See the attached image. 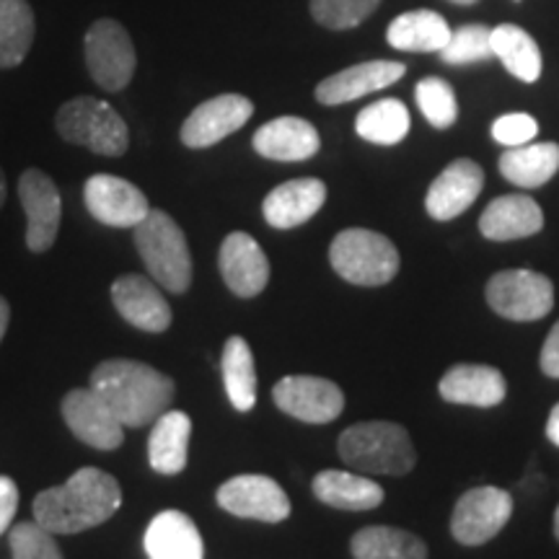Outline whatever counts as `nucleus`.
I'll use <instances>...</instances> for the list:
<instances>
[{"mask_svg": "<svg viewBox=\"0 0 559 559\" xmlns=\"http://www.w3.org/2000/svg\"><path fill=\"white\" fill-rule=\"evenodd\" d=\"M19 500L21 495L16 481L5 477V474H0V536L13 526V519H16L19 513Z\"/></svg>", "mask_w": 559, "mask_h": 559, "instance_id": "39", "label": "nucleus"}, {"mask_svg": "<svg viewBox=\"0 0 559 559\" xmlns=\"http://www.w3.org/2000/svg\"><path fill=\"white\" fill-rule=\"evenodd\" d=\"M9 321H11V306L9 300L0 296V342H3L5 332H9Z\"/></svg>", "mask_w": 559, "mask_h": 559, "instance_id": "42", "label": "nucleus"}, {"mask_svg": "<svg viewBox=\"0 0 559 559\" xmlns=\"http://www.w3.org/2000/svg\"><path fill=\"white\" fill-rule=\"evenodd\" d=\"M62 419L81 443L96 451H115L124 440V425L94 389H73L62 400Z\"/></svg>", "mask_w": 559, "mask_h": 559, "instance_id": "13", "label": "nucleus"}, {"mask_svg": "<svg viewBox=\"0 0 559 559\" xmlns=\"http://www.w3.org/2000/svg\"><path fill=\"white\" fill-rule=\"evenodd\" d=\"M313 495L324 506L337 510H373L383 502V489L368 477H360L355 472L326 469L319 472L311 481Z\"/></svg>", "mask_w": 559, "mask_h": 559, "instance_id": "26", "label": "nucleus"}, {"mask_svg": "<svg viewBox=\"0 0 559 559\" xmlns=\"http://www.w3.org/2000/svg\"><path fill=\"white\" fill-rule=\"evenodd\" d=\"M415 99L419 111L425 115L432 128L445 130L459 120V102L451 83L443 79H423L415 88Z\"/></svg>", "mask_w": 559, "mask_h": 559, "instance_id": "34", "label": "nucleus"}, {"mask_svg": "<svg viewBox=\"0 0 559 559\" xmlns=\"http://www.w3.org/2000/svg\"><path fill=\"white\" fill-rule=\"evenodd\" d=\"M111 304L140 332L164 334L171 326V306L158 290L156 280L143 275L117 277L111 283Z\"/></svg>", "mask_w": 559, "mask_h": 559, "instance_id": "16", "label": "nucleus"}, {"mask_svg": "<svg viewBox=\"0 0 559 559\" xmlns=\"http://www.w3.org/2000/svg\"><path fill=\"white\" fill-rule=\"evenodd\" d=\"M19 198L26 213V247L45 254L58 239L62 221V198L58 185L39 169H26L19 179Z\"/></svg>", "mask_w": 559, "mask_h": 559, "instance_id": "12", "label": "nucleus"}, {"mask_svg": "<svg viewBox=\"0 0 559 559\" xmlns=\"http://www.w3.org/2000/svg\"><path fill=\"white\" fill-rule=\"evenodd\" d=\"M91 389L109 404L124 428H143L169 412L177 386L166 373L140 360H104L91 373Z\"/></svg>", "mask_w": 559, "mask_h": 559, "instance_id": "2", "label": "nucleus"}, {"mask_svg": "<svg viewBox=\"0 0 559 559\" xmlns=\"http://www.w3.org/2000/svg\"><path fill=\"white\" fill-rule=\"evenodd\" d=\"M5 202V177H3V169H0V207H3Z\"/></svg>", "mask_w": 559, "mask_h": 559, "instance_id": "43", "label": "nucleus"}, {"mask_svg": "<svg viewBox=\"0 0 559 559\" xmlns=\"http://www.w3.org/2000/svg\"><path fill=\"white\" fill-rule=\"evenodd\" d=\"M539 132V124L531 115H523V111H513V115H502L500 120L492 124V138L498 140L500 145H508V148H519V145H526L536 138Z\"/></svg>", "mask_w": 559, "mask_h": 559, "instance_id": "38", "label": "nucleus"}, {"mask_svg": "<svg viewBox=\"0 0 559 559\" xmlns=\"http://www.w3.org/2000/svg\"><path fill=\"white\" fill-rule=\"evenodd\" d=\"M326 185L321 179H290L280 185L264 198V221L277 230H290L304 226L324 207Z\"/></svg>", "mask_w": 559, "mask_h": 559, "instance_id": "20", "label": "nucleus"}, {"mask_svg": "<svg viewBox=\"0 0 559 559\" xmlns=\"http://www.w3.org/2000/svg\"><path fill=\"white\" fill-rule=\"evenodd\" d=\"M215 500L236 519L260 523H283L293 510L285 489L264 474H239V477L223 481Z\"/></svg>", "mask_w": 559, "mask_h": 559, "instance_id": "10", "label": "nucleus"}, {"mask_svg": "<svg viewBox=\"0 0 559 559\" xmlns=\"http://www.w3.org/2000/svg\"><path fill=\"white\" fill-rule=\"evenodd\" d=\"M492 52L502 60L510 75L523 83L539 81L542 75V52L534 37L523 32L521 26L502 24L492 29Z\"/></svg>", "mask_w": 559, "mask_h": 559, "instance_id": "31", "label": "nucleus"}, {"mask_svg": "<svg viewBox=\"0 0 559 559\" xmlns=\"http://www.w3.org/2000/svg\"><path fill=\"white\" fill-rule=\"evenodd\" d=\"M337 451L349 469L402 477L415 469V445L396 423H358L340 436Z\"/></svg>", "mask_w": 559, "mask_h": 559, "instance_id": "4", "label": "nucleus"}, {"mask_svg": "<svg viewBox=\"0 0 559 559\" xmlns=\"http://www.w3.org/2000/svg\"><path fill=\"white\" fill-rule=\"evenodd\" d=\"M86 52V68L96 86L104 91H122L130 86L135 75V45H132L130 32L124 29L120 21L99 19L91 24L83 41Z\"/></svg>", "mask_w": 559, "mask_h": 559, "instance_id": "7", "label": "nucleus"}, {"mask_svg": "<svg viewBox=\"0 0 559 559\" xmlns=\"http://www.w3.org/2000/svg\"><path fill=\"white\" fill-rule=\"evenodd\" d=\"M122 506V487L109 472L83 466L66 485L41 489L34 498V521L55 536L83 534L107 523Z\"/></svg>", "mask_w": 559, "mask_h": 559, "instance_id": "1", "label": "nucleus"}, {"mask_svg": "<svg viewBox=\"0 0 559 559\" xmlns=\"http://www.w3.org/2000/svg\"><path fill=\"white\" fill-rule=\"evenodd\" d=\"M192 419L187 412L169 409L153 423L148 438V464L164 477H177L187 469Z\"/></svg>", "mask_w": 559, "mask_h": 559, "instance_id": "24", "label": "nucleus"}, {"mask_svg": "<svg viewBox=\"0 0 559 559\" xmlns=\"http://www.w3.org/2000/svg\"><path fill=\"white\" fill-rule=\"evenodd\" d=\"M440 58L449 66H469V62H485L495 58L492 29L481 24L461 26V29L451 32L449 45L440 50Z\"/></svg>", "mask_w": 559, "mask_h": 559, "instance_id": "35", "label": "nucleus"}, {"mask_svg": "<svg viewBox=\"0 0 559 559\" xmlns=\"http://www.w3.org/2000/svg\"><path fill=\"white\" fill-rule=\"evenodd\" d=\"M34 11L26 0H0V68H16L32 50Z\"/></svg>", "mask_w": 559, "mask_h": 559, "instance_id": "32", "label": "nucleus"}, {"mask_svg": "<svg viewBox=\"0 0 559 559\" xmlns=\"http://www.w3.org/2000/svg\"><path fill=\"white\" fill-rule=\"evenodd\" d=\"M55 128L62 140L83 145L99 156L117 158L130 148V132L120 111L94 96H79L62 104L55 117Z\"/></svg>", "mask_w": 559, "mask_h": 559, "instance_id": "5", "label": "nucleus"}, {"mask_svg": "<svg viewBox=\"0 0 559 559\" xmlns=\"http://www.w3.org/2000/svg\"><path fill=\"white\" fill-rule=\"evenodd\" d=\"M389 45L402 52H440L451 39V26L436 11H409L391 21Z\"/></svg>", "mask_w": 559, "mask_h": 559, "instance_id": "27", "label": "nucleus"}, {"mask_svg": "<svg viewBox=\"0 0 559 559\" xmlns=\"http://www.w3.org/2000/svg\"><path fill=\"white\" fill-rule=\"evenodd\" d=\"M353 559H428V544L391 526L360 528L349 542Z\"/></svg>", "mask_w": 559, "mask_h": 559, "instance_id": "29", "label": "nucleus"}, {"mask_svg": "<svg viewBox=\"0 0 559 559\" xmlns=\"http://www.w3.org/2000/svg\"><path fill=\"white\" fill-rule=\"evenodd\" d=\"M83 202L96 221L109 228H135L151 213L148 198L135 185L111 174H96L83 187Z\"/></svg>", "mask_w": 559, "mask_h": 559, "instance_id": "15", "label": "nucleus"}, {"mask_svg": "<svg viewBox=\"0 0 559 559\" xmlns=\"http://www.w3.org/2000/svg\"><path fill=\"white\" fill-rule=\"evenodd\" d=\"M355 130L368 143L396 145L409 132V109L400 99H381L360 111Z\"/></svg>", "mask_w": 559, "mask_h": 559, "instance_id": "33", "label": "nucleus"}, {"mask_svg": "<svg viewBox=\"0 0 559 559\" xmlns=\"http://www.w3.org/2000/svg\"><path fill=\"white\" fill-rule=\"evenodd\" d=\"M135 239L138 254L143 260L148 275L156 280L164 290L187 293L192 285V254L185 230L164 210H153L138 223Z\"/></svg>", "mask_w": 559, "mask_h": 559, "instance_id": "3", "label": "nucleus"}, {"mask_svg": "<svg viewBox=\"0 0 559 559\" xmlns=\"http://www.w3.org/2000/svg\"><path fill=\"white\" fill-rule=\"evenodd\" d=\"M555 536H557V542H559V508L555 510Z\"/></svg>", "mask_w": 559, "mask_h": 559, "instance_id": "44", "label": "nucleus"}, {"mask_svg": "<svg viewBox=\"0 0 559 559\" xmlns=\"http://www.w3.org/2000/svg\"><path fill=\"white\" fill-rule=\"evenodd\" d=\"M544 228V213L539 202L528 194H502L485 207L479 218L481 236L489 241L528 239Z\"/></svg>", "mask_w": 559, "mask_h": 559, "instance_id": "23", "label": "nucleus"}, {"mask_svg": "<svg viewBox=\"0 0 559 559\" xmlns=\"http://www.w3.org/2000/svg\"><path fill=\"white\" fill-rule=\"evenodd\" d=\"M251 115H254V104L247 96L221 94L215 99L202 102L187 117L185 124H181L179 138L192 151L210 148V145L221 143V140L234 135L236 130H241L251 120Z\"/></svg>", "mask_w": 559, "mask_h": 559, "instance_id": "14", "label": "nucleus"}, {"mask_svg": "<svg viewBox=\"0 0 559 559\" xmlns=\"http://www.w3.org/2000/svg\"><path fill=\"white\" fill-rule=\"evenodd\" d=\"M559 171V145L557 143H534L508 148L500 156V174L510 185L523 190H536Z\"/></svg>", "mask_w": 559, "mask_h": 559, "instance_id": "28", "label": "nucleus"}, {"mask_svg": "<svg viewBox=\"0 0 559 559\" xmlns=\"http://www.w3.org/2000/svg\"><path fill=\"white\" fill-rule=\"evenodd\" d=\"M148 559H205L200 528L181 510H164L148 523L143 536Z\"/></svg>", "mask_w": 559, "mask_h": 559, "instance_id": "21", "label": "nucleus"}, {"mask_svg": "<svg viewBox=\"0 0 559 559\" xmlns=\"http://www.w3.org/2000/svg\"><path fill=\"white\" fill-rule=\"evenodd\" d=\"M330 262L342 280L362 288H379L400 272V251L383 234L368 228H345L334 236Z\"/></svg>", "mask_w": 559, "mask_h": 559, "instance_id": "6", "label": "nucleus"}, {"mask_svg": "<svg viewBox=\"0 0 559 559\" xmlns=\"http://www.w3.org/2000/svg\"><path fill=\"white\" fill-rule=\"evenodd\" d=\"M407 73L404 62L394 60H370L360 62V66H353L347 70H340V73L330 75L317 86V99L324 107H340V104L355 102L360 96L373 94V91H381L391 86Z\"/></svg>", "mask_w": 559, "mask_h": 559, "instance_id": "19", "label": "nucleus"}, {"mask_svg": "<svg viewBox=\"0 0 559 559\" xmlns=\"http://www.w3.org/2000/svg\"><path fill=\"white\" fill-rule=\"evenodd\" d=\"M379 3L381 0H311V16L326 29L345 32L360 26Z\"/></svg>", "mask_w": 559, "mask_h": 559, "instance_id": "36", "label": "nucleus"}, {"mask_svg": "<svg viewBox=\"0 0 559 559\" xmlns=\"http://www.w3.org/2000/svg\"><path fill=\"white\" fill-rule=\"evenodd\" d=\"M481 187H485V171L472 158H459L440 171L432 181L425 207L436 221H453L466 213L477 202Z\"/></svg>", "mask_w": 559, "mask_h": 559, "instance_id": "18", "label": "nucleus"}, {"mask_svg": "<svg viewBox=\"0 0 559 559\" xmlns=\"http://www.w3.org/2000/svg\"><path fill=\"white\" fill-rule=\"evenodd\" d=\"M487 304L510 321H536L555 306V285L542 272L502 270L487 283Z\"/></svg>", "mask_w": 559, "mask_h": 559, "instance_id": "8", "label": "nucleus"}, {"mask_svg": "<svg viewBox=\"0 0 559 559\" xmlns=\"http://www.w3.org/2000/svg\"><path fill=\"white\" fill-rule=\"evenodd\" d=\"M440 396L451 404L498 407L506 400V376L492 366H453L440 379Z\"/></svg>", "mask_w": 559, "mask_h": 559, "instance_id": "25", "label": "nucleus"}, {"mask_svg": "<svg viewBox=\"0 0 559 559\" xmlns=\"http://www.w3.org/2000/svg\"><path fill=\"white\" fill-rule=\"evenodd\" d=\"M218 267L223 283L239 298H254L270 283V260L257 239L243 230H234L221 243Z\"/></svg>", "mask_w": 559, "mask_h": 559, "instance_id": "17", "label": "nucleus"}, {"mask_svg": "<svg viewBox=\"0 0 559 559\" xmlns=\"http://www.w3.org/2000/svg\"><path fill=\"white\" fill-rule=\"evenodd\" d=\"M513 515V498L500 487H474L461 495L451 515L453 539L464 547H481L506 528Z\"/></svg>", "mask_w": 559, "mask_h": 559, "instance_id": "9", "label": "nucleus"}, {"mask_svg": "<svg viewBox=\"0 0 559 559\" xmlns=\"http://www.w3.org/2000/svg\"><path fill=\"white\" fill-rule=\"evenodd\" d=\"M11 559H62V551L50 534L37 521H19L9 534Z\"/></svg>", "mask_w": 559, "mask_h": 559, "instance_id": "37", "label": "nucleus"}, {"mask_svg": "<svg viewBox=\"0 0 559 559\" xmlns=\"http://www.w3.org/2000/svg\"><path fill=\"white\" fill-rule=\"evenodd\" d=\"M449 3H456V5H472V3H477V0H449Z\"/></svg>", "mask_w": 559, "mask_h": 559, "instance_id": "45", "label": "nucleus"}, {"mask_svg": "<svg viewBox=\"0 0 559 559\" xmlns=\"http://www.w3.org/2000/svg\"><path fill=\"white\" fill-rule=\"evenodd\" d=\"M272 400L280 412L311 425L332 423L345 409L342 389L319 376H285L272 389Z\"/></svg>", "mask_w": 559, "mask_h": 559, "instance_id": "11", "label": "nucleus"}, {"mask_svg": "<svg viewBox=\"0 0 559 559\" xmlns=\"http://www.w3.org/2000/svg\"><path fill=\"white\" fill-rule=\"evenodd\" d=\"M223 383H226V394L236 412H249L257 404V368L254 353H251L249 342L243 337H228L223 345Z\"/></svg>", "mask_w": 559, "mask_h": 559, "instance_id": "30", "label": "nucleus"}, {"mask_svg": "<svg viewBox=\"0 0 559 559\" xmlns=\"http://www.w3.org/2000/svg\"><path fill=\"white\" fill-rule=\"evenodd\" d=\"M547 438H549L555 445H559V404H555V409L549 412V419H547Z\"/></svg>", "mask_w": 559, "mask_h": 559, "instance_id": "41", "label": "nucleus"}, {"mask_svg": "<svg viewBox=\"0 0 559 559\" xmlns=\"http://www.w3.org/2000/svg\"><path fill=\"white\" fill-rule=\"evenodd\" d=\"M251 145L262 158L293 164V160H309L317 156L321 138L317 128L300 117H277L254 132Z\"/></svg>", "mask_w": 559, "mask_h": 559, "instance_id": "22", "label": "nucleus"}, {"mask_svg": "<svg viewBox=\"0 0 559 559\" xmlns=\"http://www.w3.org/2000/svg\"><path fill=\"white\" fill-rule=\"evenodd\" d=\"M542 370L549 379H559V321L551 326L549 337L542 347Z\"/></svg>", "mask_w": 559, "mask_h": 559, "instance_id": "40", "label": "nucleus"}]
</instances>
